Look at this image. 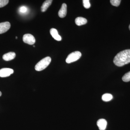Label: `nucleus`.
Listing matches in <instances>:
<instances>
[{"instance_id": "9d476101", "label": "nucleus", "mask_w": 130, "mask_h": 130, "mask_svg": "<svg viewBox=\"0 0 130 130\" xmlns=\"http://www.w3.org/2000/svg\"><path fill=\"white\" fill-rule=\"evenodd\" d=\"M16 56V54L14 52H10L4 54L3 59L5 61H8L13 59Z\"/></svg>"}, {"instance_id": "dca6fc26", "label": "nucleus", "mask_w": 130, "mask_h": 130, "mask_svg": "<svg viewBox=\"0 0 130 130\" xmlns=\"http://www.w3.org/2000/svg\"><path fill=\"white\" fill-rule=\"evenodd\" d=\"M83 3L84 7L85 8L88 9L90 8L91 5L89 0H83Z\"/></svg>"}, {"instance_id": "7ed1b4c3", "label": "nucleus", "mask_w": 130, "mask_h": 130, "mask_svg": "<svg viewBox=\"0 0 130 130\" xmlns=\"http://www.w3.org/2000/svg\"><path fill=\"white\" fill-rule=\"evenodd\" d=\"M81 52L79 51H76L73 52L67 56L66 59V62L69 64L76 61L81 58Z\"/></svg>"}, {"instance_id": "6ab92c4d", "label": "nucleus", "mask_w": 130, "mask_h": 130, "mask_svg": "<svg viewBox=\"0 0 130 130\" xmlns=\"http://www.w3.org/2000/svg\"><path fill=\"white\" fill-rule=\"evenodd\" d=\"M2 95V93L1 92V91H0V96Z\"/></svg>"}, {"instance_id": "6e6552de", "label": "nucleus", "mask_w": 130, "mask_h": 130, "mask_svg": "<svg viewBox=\"0 0 130 130\" xmlns=\"http://www.w3.org/2000/svg\"><path fill=\"white\" fill-rule=\"evenodd\" d=\"M97 125L100 130H105L107 125L106 120L105 119H100L97 121Z\"/></svg>"}, {"instance_id": "4be33fe9", "label": "nucleus", "mask_w": 130, "mask_h": 130, "mask_svg": "<svg viewBox=\"0 0 130 130\" xmlns=\"http://www.w3.org/2000/svg\"><path fill=\"white\" fill-rule=\"evenodd\" d=\"M33 46L34 47H35V46H34H34Z\"/></svg>"}, {"instance_id": "1a4fd4ad", "label": "nucleus", "mask_w": 130, "mask_h": 130, "mask_svg": "<svg viewBox=\"0 0 130 130\" xmlns=\"http://www.w3.org/2000/svg\"><path fill=\"white\" fill-rule=\"evenodd\" d=\"M50 34L55 40L58 41L61 40V37L58 34V31L55 28H52L50 30Z\"/></svg>"}, {"instance_id": "f257e3e1", "label": "nucleus", "mask_w": 130, "mask_h": 130, "mask_svg": "<svg viewBox=\"0 0 130 130\" xmlns=\"http://www.w3.org/2000/svg\"><path fill=\"white\" fill-rule=\"evenodd\" d=\"M115 64L122 67L130 63V49L125 50L119 53L113 59Z\"/></svg>"}, {"instance_id": "423d86ee", "label": "nucleus", "mask_w": 130, "mask_h": 130, "mask_svg": "<svg viewBox=\"0 0 130 130\" xmlns=\"http://www.w3.org/2000/svg\"><path fill=\"white\" fill-rule=\"evenodd\" d=\"M11 27V24L9 22H5L0 23V34L7 31Z\"/></svg>"}, {"instance_id": "9b49d317", "label": "nucleus", "mask_w": 130, "mask_h": 130, "mask_svg": "<svg viewBox=\"0 0 130 130\" xmlns=\"http://www.w3.org/2000/svg\"><path fill=\"white\" fill-rule=\"evenodd\" d=\"M75 22L77 25L81 26L87 23V20L86 19L83 17H79L76 19Z\"/></svg>"}, {"instance_id": "39448f33", "label": "nucleus", "mask_w": 130, "mask_h": 130, "mask_svg": "<svg viewBox=\"0 0 130 130\" xmlns=\"http://www.w3.org/2000/svg\"><path fill=\"white\" fill-rule=\"evenodd\" d=\"M14 72V71L11 68H3L0 70V77H6L10 76Z\"/></svg>"}, {"instance_id": "a211bd4d", "label": "nucleus", "mask_w": 130, "mask_h": 130, "mask_svg": "<svg viewBox=\"0 0 130 130\" xmlns=\"http://www.w3.org/2000/svg\"><path fill=\"white\" fill-rule=\"evenodd\" d=\"M9 2L8 0H0V8L5 7Z\"/></svg>"}, {"instance_id": "f03ea898", "label": "nucleus", "mask_w": 130, "mask_h": 130, "mask_svg": "<svg viewBox=\"0 0 130 130\" xmlns=\"http://www.w3.org/2000/svg\"><path fill=\"white\" fill-rule=\"evenodd\" d=\"M51 58L49 56L42 59L35 66V70L37 71H41L44 70L51 63Z\"/></svg>"}, {"instance_id": "aec40b11", "label": "nucleus", "mask_w": 130, "mask_h": 130, "mask_svg": "<svg viewBox=\"0 0 130 130\" xmlns=\"http://www.w3.org/2000/svg\"><path fill=\"white\" fill-rule=\"evenodd\" d=\"M129 29L130 30V25L129 26Z\"/></svg>"}, {"instance_id": "f3484780", "label": "nucleus", "mask_w": 130, "mask_h": 130, "mask_svg": "<svg viewBox=\"0 0 130 130\" xmlns=\"http://www.w3.org/2000/svg\"><path fill=\"white\" fill-rule=\"evenodd\" d=\"M28 8L25 6H22L19 9V11L21 13H25L28 11Z\"/></svg>"}, {"instance_id": "0eeeda50", "label": "nucleus", "mask_w": 130, "mask_h": 130, "mask_svg": "<svg viewBox=\"0 0 130 130\" xmlns=\"http://www.w3.org/2000/svg\"><path fill=\"white\" fill-rule=\"evenodd\" d=\"M67 13V5L65 3H63L61 6L60 9L58 12V15L60 18H64Z\"/></svg>"}, {"instance_id": "ddd939ff", "label": "nucleus", "mask_w": 130, "mask_h": 130, "mask_svg": "<svg viewBox=\"0 0 130 130\" xmlns=\"http://www.w3.org/2000/svg\"><path fill=\"white\" fill-rule=\"evenodd\" d=\"M102 100L105 102H108L111 101L112 99L113 96L111 94L109 93H106L102 95Z\"/></svg>"}, {"instance_id": "2eb2a0df", "label": "nucleus", "mask_w": 130, "mask_h": 130, "mask_svg": "<svg viewBox=\"0 0 130 130\" xmlns=\"http://www.w3.org/2000/svg\"><path fill=\"white\" fill-rule=\"evenodd\" d=\"M111 4L114 6L118 7L120 4L121 1L120 0H111L110 1Z\"/></svg>"}, {"instance_id": "20e7f679", "label": "nucleus", "mask_w": 130, "mask_h": 130, "mask_svg": "<svg viewBox=\"0 0 130 130\" xmlns=\"http://www.w3.org/2000/svg\"><path fill=\"white\" fill-rule=\"evenodd\" d=\"M23 41L24 42L30 45H33L36 42L35 38L32 35L30 34L24 35L23 37Z\"/></svg>"}, {"instance_id": "412c9836", "label": "nucleus", "mask_w": 130, "mask_h": 130, "mask_svg": "<svg viewBox=\"0 0 130 130\" xmlns=\"http://www.w3.org/2000/svg\"><path fill=\"white\" fill-rule=\"evenodd\" d=\"M16 39H18V37H16Z\"/></svg>"}, {"instance_id": "f8f14e48", "label": "nucleus", "mask_w": 130, "mask_h": 130, "mask_svg": "<svg viewBox=\"0 0 130 130\" xmlns=\"http://www.w3.org/2000/svg\"><path fill=\"white\" fill-rule=\"evenodd\" d=\"M52 2H53L52 0H47V1H45L42 4L41 7V11L42 12L46 11L49 7L51 5Z\"/></svg>"}, {"instance_id": "4468645a", "label": "nucleus", "mask_w": 130, "mask_h": 130, "mask_svg": "<svg viewBox=\"0 0 130 130\" xmlns=\"http://www.w3.org/2000/svg\"><path fill=\"white\" fill-rule=\"evenodd\" d=\"M122 80L125 82H128L130 81V71L124 75L122 77Z\"/></svg>"}]
</instances>
